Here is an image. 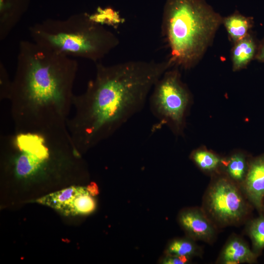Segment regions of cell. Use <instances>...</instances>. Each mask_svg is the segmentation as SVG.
Wrapping results in <instances>:
<instances>
[{"mask_svg":"<svg viewBox=\"0 0 264 264\" xmlns=\"http://www.w3.org/2000/svg\"><path fill=\"white\" fill-rule=\"evenodd\" d=\"M169 60L97 63L86 90L74 95L67 128L79 153L108 138L143 108L153 87L172 66Z\"/></svg>","mask_w":264,"mask_h":264,"instance_id":"obj_1","label":"cell"},{"mask_svg":"<svg viewBox=\"0 0 264 264\" xmlns=\"http://www.w3.org/2000/svg\"><path fill=\"white\" fill-rule=\"evenodd\" d=\"M77 70L70 57L22 41L9 100L14 130L66 125Z\"/></svg>","mask_w":264,"mask_h":264,"instance_id":"obj_2","label":"cell"},{"mask_svg":"<svg viewBox=\"0 0 264 264\" xmlns=\"http://www.w3.org/2000/svg\"><path fill=\"white\" fill-rule=\"evenodd\" d=\"M8 168L19 179L58 174L74 164L79 152L66 125L16 130L0 138Z\"/></svg>","mask_w":264,"mask_h":264,"instance_id":"obj_3","label":"cell"},{"mask_svg":"<svg viewBox=\"0 0 264 264\" xmlns=\"http://www.w3.org/2000/svg\"><path fill=\"white\" fill-rule=\"evenodd\" d=\"M222 21L203 0H167L162 34L172 65L190 68L202 57Z\"/></svg>","mask_w":264,"mask_h":264,"instance_id":"obj_4","label":"cell"},{"mask_svg":"<svg viewBox=\"0 0 264 264\" xmlns=\"http://www.w3.org/2000/svg\"><path fill=\"white\" fill-rule=\"evenodd\" d=\"M33 41L68 56L97 62L119 44L115 34L81 14L66 20H48L30 29Z\"/></svg>","mask_w":264,"mask_h":264,"instance_id":"obj_5","label":"cell"},{"mask_svg":"<svg viewBox=\"0 0 264 264\" xmlns=\"http://www.w3.org/2000/svg\"><path fill=\"white\" fill-rule=\"evenodd\" d=\"M192 101L191 93L178 70L169 68L153 87L149 105L159 125L167 126L175 135L181 136Z\"/></svg>","mask_w":264,"mask_h":264,"instance_id":"obj_6","label":"cell"},{"mask_svg":"<svg viewBox=\"0 0 264 264\" xmlns=\"http://www.w3.org/2000/svg\"><path fill=\"white\" fill-rule=\"evenodd\" d=\"M209 188L207 208L213 218L224 224L237 223L245 216V201L236 183L219 174Z\"/></svg>","mask_w":264,"mask_h":264,"instance_id":"obj_7","label":"cell"},{"mask_svg":"<svg viewBox=\"0 0 264 264\" xmlns=\"http://www.w3.org/2000/svg\"><path fill=\"white\" fill-rule=\"evenodd\" d=\"M247 199L260 211L264 209V154L250 159L241 184Z\"/></svg>","mask_w":264,"mask_h":264,"instance_id":"obj_8","label":"cell"},{"mask_svg":"<svg viewBox=\"0 0 264 264\" xmlns=\"http://www.w3.org/2000/svg\"><path fill=\"white\" fill-rule=\"evenodd\" d=\"M179 221L183 229L192 238L210 242L215 237L213 224L201 211L194 209L184 210L179 216Z\"/></svg>","mask_w":264,"mask_h":264,"instance_id":"obj_9","label":"cell"},{"mask_svg":"<svg viewBox=\"0 0 264 264\" xmlns=\"http://www.w3.org/2000/svg\"><path fill=\"white\" fill-rule=\"evenodd\" d=\"M84 187L71 186L50 194L37 200L41 204L47 205L66 215H74V201Z\"/></svg>","mask_w":264,"mask_h":264,"instance_id":"obj_10","label":"cell"},{"mask_svg":"<svg viewBox=\"0 0 264 264\" xmlns=\"http://www.w3.org/2000/svg\"><path fill=\"white\" fill-rule=\"evenodd\" d=\"M250 159L246 153L238 150L223 157L220 173L236 183L242 184L246 176Z\"/></svg>","mask_w":264,"mask_h":264,"instance_id":"obj_11","label":"cell"},{"mask_svg":"<svg viewBox=\"0 0 264 264\" xmlns=\"http://www.w3.org/2000/svg\"><path fill=\"white\" fill-rule=\"evenodd\" d=\"M256 255L242 239H231L224 247L221 254L223 264L252 263L255 262Z\"/></svg>","mask_w":264,"mask_h":264,"instance_id":"obj_12","label":"cell"},{"mask_svg":"<svg viewBox=\"0 0 264 264\" xmlns=\"http://www.w3.org/2000/svg\"><path fill=\"white\" fill-rule=\"evenodd\" d=\"M190 158L203 172L208 174H220L223 157L204 146L194 150Z\"/></svg>","mask_w":264,"mask_h":264,"instance_id":"obj_13","label":"cell"},{"mask_svg":"<svg viewBox=\"0 0 264 264\" xmlns=\"http://www.w3.org/2000/svg\"><path fill=\"white\" fill-rule=\"evenodd\" d=\"M256 52L255 42L249 34L236 42L232 52L233 70L238 71L245 67L255 56Z\"/></svg>","mask_w":264,"mask_h":264,"instance_id":"obj_14","label":"cell"},{"mask_svg":"<svg viewBox=\"0 0 264 264\" xmlns=\"http://www.w3.org/2000/svg\"><path fill=\"white\" fill-rule=\"evenodd\" d=\"M223 22L230 38L235 43L248 35L252 25L249 18L239 14H234L225 18Z\"/></svg>","mask_w":264,"mask_h":264,"instance_id":"obj_15","label":"cell"},{"mask_svg":"<svg viewBox=\"0 0 264 264\" xmlns=\"http://www.w3.org/2000/svg\"><path fill=\"white\" fill-rule=\"evenodd\" d=\"M198 249L196 244L187 239H177L172 241L168 245L167 255L184 256L191 258L196 254Z\"/></svg>","mask_w":264,"mask_h":264,"instance_id":"obj_16","label":"cell"},{"mask_svg":"<svg viewBox=\"0 0 264 264\" xmlns=\"http://www.w3.org/2000/svg\"><path fill=\"white\" fill-rule=\"evenodd\" d=\"M248 232L254 250L257 251L264 248V216H260L250 223Z\"/></svg>","mask_w":264,"mask_h":264,"instance_id":"obj_17","label":"cell"},{"mask_svg":"<svg viewBox=\"0 0 264 264\" xmlns=\"http://www.w3.org/2000/svg\"><path fill=\"white\" fill-rule=\"evenodd\" d=\"M89 17L94 22L103 25L105 24L113 25L121 21L118 14L110 8H100L94 14L89 15Z\"/></svg>","mask_w":264,"mask_h":264,"instance_id":"obj_18","label":"cell"},{"mask_svg":"<svg viewBox=\"0 0 264 264\" xmlns=\"http://www.w3.org/2000/svg\"><path fill=\"white\" fill-rule=\"evenodd\" d=\"M0 97L2 100H9L12 88V81H11L6 70L2 66L0 67Z\"/></svg>","mask_w":264,"mask_h":264,"instance_id":"obj_19","label":"cell"},{"mask_svg":"<svg viewBox=\"0 0 264 264\" xmlns=\"http://www.w3.org/2000/svg\"><path fill=\"white\" fill-rule=\"evenodd\" d=\"M190 257L184 256L167 255L162 259L163 264H185L190 261Z\"/></svg>","mask_w":264,"mask_h":264,"instance_id":"obj_20","label":"cell"},{"mask_svg":"<svg viewBox=\"0 0 264 264\" xmlns=\"http://www.w3.org/2000/svg\"><path fill=\"white\" fill-rule=\"evenodd\" d=\"M255 57L258 61L264 62V40L259 47Z\"/></svg>","mask_w":264,"mask_h":264,"instance_id":"obj_21","label":"cell"},{"mask_svg":"<svg viewBox=\"0 0 264 264\" xmlns=\"http://www.w3.org/2000/svg\"><path fill=\"white\" fill-rule=\"evenodd\" d=\"M90 194L93 196L98 193L97 186L95 183H91L87 188Z\"/></svg>","mask_w":264,"mask_h":264,"instance_id":"obj_22","label":"cell"}]
</instances>
